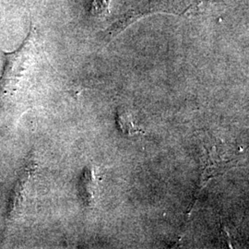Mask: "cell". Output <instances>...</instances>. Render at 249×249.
<instances>
[{
	"label": "cell",
	"instance_id": "cell-2",
	"mask_svg": "<svg viewBox=\"0 0 249 249\" xmlns=\"http://www.w3.org/2000/svg\"><path fill=\"white\" fill-rule=\"evenodd\" d=\"M116 124L118 129L124 134L133 136L135 134L141 132V129L138 128L134 124L133 119L131 115L124 111V110H118L116 113Z\"/></svg>",
	"mask_w": 249,
	"mask_h": 249
},
{
	"label": "cell",
	"instance_id": "cell-1",
	"mask_svg": "<svg viewBox=\"0 0 249 249\" xmlns=\"http://www.w3.org/2000/svg\"><path fill=\"white\" fill-rule=\"evenodd\" d=\"M97 179L93 167L87 166L83 169L79 182V193L83 205L90 209L96 203L97 189H98Z\"/></svg>",
	"mask_w": 249,
	"mask_h": 249
},
{
	"label": "cell",
	"instance_id": "cell-3",
	"mask_svg": "<svg viewBox=\"0 0 249 249\" xmlns=\"http://www.w3.org/2000/svg\"><path fill=\"white\" fill-rule=\"evenodd\" d=\"M110 0H90L91 12L94 16L103 17L108 11Z\"/></svg>",
	"mask_w": 249,
	"mask_h": 249
}]
</instances>
